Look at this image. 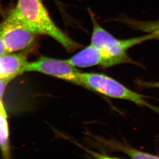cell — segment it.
I'll return each mask as SVG.
<instances>
[{
	"mask_svg": "<svg viewBox=\"0 0 159 159\" xmlns=\"http://www.w3.org/2000/svg\"><path fill=\"white\" fill-rule=\"evenodd\" d=\"M14 10L38 35L50 36L68 52H73L81 47V44L71 39L55 25L42 0H18Z\"/></svg>",
	"mask_w": 159,
	"mask_h": 159,
	"instance_id": "obj_1",
	"label": "cell"
},
{
	"mask_svg": "<svg viewBox=\"0 0 159 159\" xmlns=\"http://www.w3.org/2000/svg\"><path fill=\"white\" fill-rule=\"evenodd\" d=\"M80 86L110 98L125 100L141 107H147L159 113L157 107L146 100L145 96L128 89L114 79L106 75L81 72Z\"/></svg>",
	"mask_w": 159,
	"mask_h": 159,
	"instance_id": "obj_2",
	"label": "cell"
},
{
	"mask_svg": "<svg viewBox=\"0 0 159 159\" xmlns=\"http://www.w3.org/2000/svg\"><path fill=\"white\" fill-rule=\"evenodd\" d=\"M89 14L93 24L90 44L112 57L130 58L127 53L129 49L145 41L155 39L152 35L149 34L127 39H116L99 25L90 11Z\"/></svg>",
	"mask_w": 159,
	"mask_h": 159,
	"instance_id": "obj_3",
	"label": "cell"
},
{
	"mask_svg": "<svg viewBox=\"0 0 159 159\" xmlns=\"http://www.w3.org/2000/svg\"><path fill=\"white\" fill-rule=\"evenodd\" d=\"M2 39L9 53L28 48L38 35L12 9L1 23Z\"/></svg>",
	"mask_w": 159,
	"mask_h": 159,
	"instance_id": "obj_4",
	"label": "cell"
},
{
	"mask_svg": "<svg viewBox=\"0 0 159 159\" xmlns=\"http://www.w3.org/2000/svg\"><path fill=\"white\" fill-rule=\"evenodd\" d=\"M25 71L41 72L80 86L81 72L67 60L42 57L36 61L28 63Z\"/></svg>",
	"mask_w": 159,
	"mask_h": 159,
	"instance_id": "obj_5",
	"label": "cell"
},
{
	"mask_svg": "<svg viewBox=\"0 0 159 159\" xmlns=\"http://www.w3.org/2000/svg\"><path fill=\"white\" fill-rule=\"evenodd\" d=\"M67 61L72 66L80 68L100 66L106 68L124 63L135 64L130 58L112 57L91 44L80 51Z\"/></svg>",
	"mask_w": 159,
	"mask_h": 159,
	"instance_id": "obj_6",
	"label": "cell"
},
{
	"mask_svg": "<svg viewBox=\"0 0 159 159\" xmlns=\"http://www.w3.org/2000/svg\"><path fill=\"white\" fill-rule=\"evenodd\" d=\"M87 137L92 144L97 148L111 152H120L130 159H159V157L135 148L125 142L107 139L89 133H87Z\"/></svg>",
	"mask_w": 159,
	"mask_h": 159,
	"instance_id": "obj_7",
	"label": "cell"
},
{
	"mask_svg": "<svg viewBox=\"0 0 159 159\" xmlns=\"http://www.w3.org/2000/svg\"><path fill=\"white\" fill-rule=\"evenodd\" d=\"M27 53L6 54L0 57V79H14L25 71L27 61Z\"/></svg>",
	"mask_w": 159,
	"mask_h": 159,
	"instance_id": "obj_8",
	"label": "cell"
},
{
	"mask_svg": "<svg viewBox=\"0 0 159 159\" xmlns=\"http://www.w3.org/2000/svg\"><path fill=\"white\" fill-rule=\"evenodd\" d=\"M117 20L128 25L133 29L141 31L147 34H152L154 36V39L159 40V20L144 21L122 16Z\"/></svg>",
	"mask_w": 159,
	"mask_h": 159,
	"instance_id": "obj_9",
	"label": "cell"
},
{
	"mask_svg": "<svg viewBox=\"0 0 159 159\" xmlns=\"http://www.w3.org/2000/svg\"><path fill=\"white\" fill-rule=\"evenodd\" d=\"M6 111L0 114V149L3 159H11L9 132Z\"/></svg>",
	"mask_w": 159,
	"mask_h": 159,
	"instance_id": "obj_10",
	"label": "cell"
},
{
	"mask_svg": "<svg viewBox=\"0 0 159 159\" xmlns=\"http://www.w3.org/2000/svg\"><path fill=\"white\" fill-rule=\"evenodd\" d=\"M64 137L67 138L68 140L70 141L72 143H74V144L78 146L80 148L82 149L83 150L85 151L89 155H90L92 158L93 159H122L121 158H117V157H114L109 156L108 155H106L104 153H102L101 152H96L94 150H92L90 149L87 148L86 147H84L82 145L79 144V143L77 142V141L70 139L69 137L67 136H64Z\"/></svg>",
	"mask_w": 159,
	"mask_h": 159,
	"instance_id": "obj_11",
	"label": "cell"
},
{
	"mask_svg": "<svg viewBox=\"0 0 159 159\" xmlns=\"http://www.w3.org/2000/svg\"><path fill=\"white\" fill-rule=\"evenodd\" d=\"M12 79H13L11 78L0 79V101L1 100L2 98L3 97L4 93L5 90V89H6L8 84Z\"/></svg>",
	"mask_w": 159,
	"mask_h": 159,
	"instance_id": "obj_12",
	"label": "cell"
},
{
	"mask_svg": "<svg viewBox=\"0 0 159 159\" xmlns=\"http://www.w3.org/2000/svg\"><path fill=\"white\" fill-rule=\"evenodd\" d=\"M140 86L145 88H158L159 89V82H148L142 80H138L137 82Z\"/></svg>",
	"mask_w": 159,
	"mask_h": 159,
	"instance_id": "obj_13",
	"label": "cell"
},
{
	"mask_svg": "<svg viewBox=\"0 0 159 159\" xmlns=\"http://www.w3.org/2000/svg\"><path fill=\"white\" fill-rule=\"evenodd\" d=\"M9 54L5 46L2 39V27L0 25V57Z\"/></svg>",
	"mask_w": 159,
	"mask_h": 159,
	"instance_id": "obj_14",
	"label": "cell"
},
{
	"mask_svg": "<svg viewBox=\"0 0 159 159\" xmlns=\"http://www.w3.org/2000/svg\"><path fill=\"white\" fill-rule=\"evenodd\" d=\"M5 111H6L5 110L4 107V106H3V103H2L1 100V101H0V114L5 112Z\"/></svg>",
	"mask_w": 159,
	"mask_h": 159,
	"instance_id": "obj_15",
	"label": "cell"
},
{
	"mask_svg": "<svg viewBox=\"0 0 159 159\" xmlns=\"http://www.w3.org/2000/svg\"><path fill=\"white\" fill-rule=\"evenodd\" d=\"M2 12H3V9H2V8L1 6L0 5V13H2Z\"/></svg>",
	"mask_w": 159,
	"mask_h": 159,
	"instance_id": "obj_16",
	"label": "cell"
}]
</instances>
